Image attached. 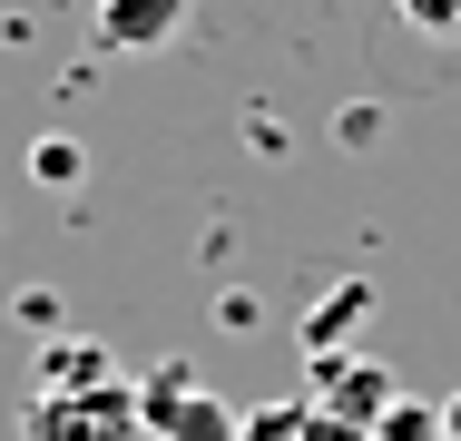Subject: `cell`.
<instances>
[{
    "label": "cell",
    "instance_id": "2",
    "mask_svg": "<svg viewBox=\"0 0 461 441\" xmlns=\"http://www.w3.org/2000/svg\"><path fill=\"white\" fill-rule=\"evenodd\" d=\"M138 422H148V441H246V412H226L186 363H158L138 382Z\"/></svg>",
    "mask_w": 461,
    "mask_h": 441
},
{
    "label": "cell",
    "instance_id": "11",
    "mask_svg": "<svg viewBox=\"0 0 461 441\" xmlns=\"http://www.w3.org/2000/svg\"><path fill=\"white\" fill-rule=\"evenodd\" d=\"M442 441H461V392H452V402H442Z\"/></svg>",
    "mask_w": 461,
    "mask_h": 441
},
{
    "label": "cell",
    "instance_id": "9",
    "mask_svg": "<svg viewBox=\"0 0 461 441\" xmlns=\"http://www.w3.org/2000/svg\"><path fill=\"white\" fill-rule=\"evenodd\" d=\"M402 20H412L422 40H461V0H402Z\"/></svg>",
    "mask_w": 461,
    "mask_h": 441
},
{
    "label": "cell",
    "instance_id": "7",
    "mask_svg": "<svg viewBox=\"0 0 461 441\" xmlns=\"http://www.w3.org/2000/svg\"><path fill=\"white\" fill-rule=\"evenodd\" d=\"M246 441H314V402H256Z\"/></svg>",
    "mask_w": 461,
    "mask_h": 441
},
{
    "label": "cell",
    "instance_id": "8",
    "mask_svg": "<svg viewBox=\"0 0 461 441\" xmlns=\"http://www.w3.org/2000/svg\"><path fill=\"white\" fill-rule=\"evenodd\" d=\"M373 441H442V402H383Z\"/></svg>",
    "mask_w": 461,
    "mask_h": 441
},
{
    "label": "cell",
    "instance_id": "6",
    "mask_svg": "<svg viewBox=\"0 0 461 441\" xmlns=\"http://www.w3.org/2000/svg\"><path fill=\"white\" fill-rule=\"evenodd\" d=\"M364 304H373V284H364V274H354V284H334V294L314 304V324H304V344H314L324 363H334V353H344V334H354V314H364Z\"/></svg>",
    "mask_w": 461,
    "mask_h": 441
},
{
    "label": "cell",
    "instance_id": "5",
    "mask_svg": "<svg viewBox=\"0 0 461 441\" xmlns=\"http://www.w3.org/2000/svg\"><path fill=\"white\" fill-rule=\"evenodd\" d=\"M89 382H118L98 344H40V392H89Z\"/></svg>",
    "mask_w": 461,
    "mask_h": 441
},
{
    "label": "cell",
    "instance_id": "4",
    "mask_svg": "<svg viewBox=\"0 0 461 441\" xmlns=\"http://www.w3.org/2000/svg\"><path fill=\"white\" fill-rule=\"evenodd\" d=\"M186 30V0H98V50L138 59V50H167Z\"/></svg>",
    "mask_w": 461,
    "mask_h": 441
},
{
    "label": "cell",
    "instance_id": "3",
    "mask_svg": "<svg viewBox=\"0 0 461 441\" xmlns=\"http://www.w3.org/2000/svg\"><path fill=\"white\" fill-rule=\"evenodd\" d=\"M314 402H324L334 422L373 432V422H383V402H402V382H393V363H373V353H334V363L314 373Z\"/></svg>",
    "mask_w": 461,
    "mask_h": 441
},
{
    "label": "cell",
    "instance_id": "1",
    "mask_svg": "<svg viewBox=\"0 0 461 441\" xmlns=\"http://www.w3.org/2000/svg\"><path fill=\"white\" fill-rule=\"evenodd\" d=\"M138 382H89V392H30L20 441H138Z\"/></svg>",
    "mask_w": 461,
    "mask_h": 441
},
{
    "label": "cell",
    "instance_id": "10",
    "mask_svg": "<svg viewBox=\"0 0 461 441\" xmlns=\"http://www.w3.org/2000/svg\"><path fill=\"white\" fill-rule=\"evenodd\" d=\"M30 167H40V186H69V176H79V148H59V138H50Z\"/></svg>",
    "mask_w": 461,
    "mask_h": 441
}]
</instances>
